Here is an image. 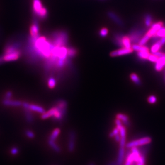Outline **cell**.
I'll return each instance as SVG.
<instances>
[{"mask_svg": "<svg viewBox=\"0 0 165 165\" xmlns=\"http://www.w3.org/2000/svg\"><path fill=\"white\" fill-rule=\"evenodd\" d=\"M22 44L19 41L13 40L8 42L5 46L2 55L3 62H10L16 61L22 55Z\"/></svg>", "mask_w": 165, "mask_h": 165, "instance_id": "6da1fadb", "label": "cell"}, {"mask_svg": "<svg viewBox=\"0 0 165 165\" xmlns=\"http://www.w3.org/2000/svg\"><path fill=\"white\" fill-rule=\"evenodd\" d=\"M32 11L34 16L41 19L48 16L47 9L43 6L41 0H32Z\"/></svg>", "mask_w": 165, "mask_h": 165, "instance_id": "7a4b0ae2", "label": "cell"}, {"mask_svg": "<svg viewBox=\"0 0 165 165\" xmlns=\"http://www.w3.org/2000/svg\"><path fill=\"white\" fill-rule=\"evenodd\" d=\"M145 30L144 29H134L131 30L128 35L131 41V43L138 44L141 39L143 37Z\"/></svg>", "mask_w": 165, "mask_h": 165, "instance_id": "3957f363", "label": "cell"}, {"mask_svg": "<svg viewBox=\"0 0 165 165\" xmlns=\"http://www.w3.org/2000/svg\"><path fill=\"white\" fill-rule=\"evenodd\" d=\"M151 142V138L149 137H145L141 138L137 140H132L126 144L125 147L128 149H131L132 147H138L143 146L150 143Z\"/></svg>", "mask_w": 165, "mask_h": 165, "instance_id": "277c9868", "label": "cell"}, {"mask_svg": "<svg viewBox=\"0 0 165 165\" xmlns=\"http://www.w3.org/2000/svg\"><path fill=\"white\" fill-rule=\"evenodd\" d=\"M39 32H40V27H39V22L37 19H35L32 22L30 28V37L35 39L40 37Z\"/></svg>", "mask_w": 165, "mask_h": 165, "instance_id": "5b68a950", "label": "cell"}, {"mask_svg": "<svg viewBox=\"0 0 165 165\" xmlns=\"http://www.w3.org/2000/svg\"><path fill=\"white\" fill-rule=\"evenodd\" d=\"M22 106H23L24 109L30 110L41 114H43L44 112H45V110L42 107L35 104H31L27 102H23Z\"/></svg>", "mask_w": 165, "mask_h": 165, "instance_id": "8992f818", "label": "cell"}, {"mask_svg": "<svg viewBox=\"0 0 165 165\" xmlns=\"http://www.w3.org/2000/svg\"><path fill=\"white\" fill-rule=\"evenodd\" d=\"M133 51L134 50H132V48H122L120 49L112 51L111 53H110V56L113 57L123 56V55H126L132 53Z\"/></svg>", "mask_w": 165, "mask_h": 165, "instance_id": "52a82bcc", "label": "cell"}, {"mask_svg": "<svg viewBox=\"0 0 165 165\" xmlns=\"http://www.w3.org/2000/svg\"><path fill=\"white\" fill-rule=\"evenodd\" d=\"M107 15L109 18L113 22L115 23L116 25L120 27H123L124 26V22L122 21L121 18L113 11H108L107 13Z\"/></svg>", "mask_w": 165, "mask_h": 165, "instance_id": "ba28073f", "label": "cell"}, {"mask_svg": "<svg viewBox=\"0 0 165 165\" xmlns=\"http://www.w3.org/2000/svg\"><path fill=\"white\" fill-rule=\"evenodd\" d=\"M162 26L163 23L162 22H158L153 24V25H151V27L149 30V31L147 32V34L149 35L151 38L156 35L157 32L158 31V30L161 28Z\"/></svg>", "mask_w": 165, "mask_h": 165, "instance_id": "9c48e42d", "label": "cell"}, {"mask_svg": "<svg viewBox=\"0 0 165 165\" xmlns=\"http://www.w3.org/2000/svg\"><path fill=\"white\" fill-rule=\"evenodd\" d=\"M75 140H76V134L75 131H71L69 135L68 150L69 152H72L75 147Z\"/></svg>", "mask_w": 165, "mask_h": 165, "instance_id": "30bf717a", "label": "cell"}, {"mask_svg": "<svg viewBox=\"0 0 165 165\" xmlns=\"http://www.w3.org/2000/svg\"><path fill=\"white\" fill-rule=\"evenodd\" d=\"M3 104L6 106H22L23 102L19 100H14L5 98L3 100Z\"/></svg>", "mask_w": 165, "mask_h": 165, "instance_id": "8fae6325", "label": "cell"}, {"mask_svg": "<svg viewBox=\"0 0 165 165\" xmlns=\"http://www.w3.org/2000/svg\"><path fill=\"white\" fill-rule=\"evenodd\" d=\"M125 147H120L119 152H118V157L117 159V161L116 162V165H122L124 161L125 157Z\"/></svg>", "mask_w": 165, "mask_h": 165, "instance_id": "7c38bea8", "label": "cell"}, {"mask_svg": "<svg viewBox=\"0 0 165 165\" xmlns=\"http://www.w3.org/2000/svg\"><path fill=\"white\" fill-rule=\"evenodd\" d=\"M57 110V107H54L52 109H50V110H48L47 112H44L43 114L41 116V118L42 119H46L50 118L51 117H53L54 114H55L56 111Z\"/></svg>", "mask_w": 165, "mask_h": 165, "instance_id": "4fadbf2b", "label": "cell"}, {"mask_svg": "<svg viewBox=\"0 0 165 165\" xmlns=\"http://www.w3.org/2000/svg\"><path fill=\"white\" fill-rule=\"evenodd\" d=\"M116 119L120 120L121 121L123 122V124L127 126H130V122L129 120V117L127 115L122 114V113H118L116 116Z\"/></svg>", "mask_w": 165, "mask_h": 165, "instance_id": "5bb4252c", "label": "cell"}, {"mask_svg": "<svg viewBox=\"0 0 165 165\" xmlns=\"http://www.w3.org/2000/svg\"><path fill=\"white\" fill-rule=\"evenodd\" d=\"M131 41L128 36H123L122 41V47L125 48H131Z\"/></svg>", "mask_w": 165, "mask_h": 165, "instance_id": "9a60e30c", "label": "cell"}, {"mask_svg": "<svg viewBox=\"0 0 165 165\" xmlns=\"http://www.w3.org/2000/svg\"><path fill=\"white\" fill-rule=\"evenodd\" d=\"M149 54V50L147 51H138L137 56L140 59L142 60H147L148 59V57Z\"/></svg>", "mask_w": 165, "mask_h": 165, "instance_id": "2e32d148", "label": "cell"}, {"mask_svg": "<svg viewBox=\"0 0 165 165\" xmlns=\"http://www.w3.org/2000/svg\"><path fill=\"white\" fill-rule=\"evenodd\" d=\"M131 48L132 49V50H135V51H147L149 50L148 48L145 46H140L138 44H134Z\"/></svg>", "mask_w": 165, "mask_h": 165, "instance_id": "e0dca14e", "label": "cell"}, {"mask_svg": "<svg viewBox=\"0 0 165 165\" xmlns=\"http://www.w3.org/2000/svg\"><path fill=\"white\" fill-rule=\"evenodd\" d=\"M25 118L28 123H31L33 121V117L31 111L28 109H25Z\"/></svg>", "mask_w": 165, "mask_h": 165, "instance_id": "ac0fdd59", "label": "cell"}, {"mask_svg": "<svg viewBox=\"0 0 165 165\" xmlns=\"http://www.w3.org/2000/svg\"><path fill=\"white\" fill-rule=\"evenodd\" d=\"M162 47V45L159 42V41L158 42H156L155 44H153L151 49V51L152 53H156L157 52H158L159 50L160 49L161 47Z\"/></svg>", "mask_w": 165, "mask_h": 165, "instance_id": "d6986e66", "label": "cell"}, {"mask_svg": "<svg viewBox=\"0 0 165 165\" xmlns=\"http://www.w3.org/2000/svg\"><path fill=\"white\" fill-rule=\"evenodd\" d=\"M61 132V131L59 128H56L55 129L53 132L52 133V134L50 136V140H54L55 141L57 137H58V136L59 135V133Z\"/></svg>", "mask_w": 165, "mask_h": 165, "instance_id": "ffe728a7", "label": "cell"}, {"mask_svg": "<svg viewBox=\"0 0 165 165\" xmlns=\"http://www.w3.org/2000/svg\"><path fill=\"white\" fill-rule=\"evenodd\" d=\"M134 162V158L133 154L132 153H129L128 156L127 157L125 165H132Z\"/></svg>", "mask_w": 165, "mask_h": 165, "instance_id": "44dd1931", "label": "cell"}, {"mask_svg": "<svg viewBox=\"0 0 165 165\" xmlns=\"http://www.w3.org/2000/svg\"><path fill=\"white\" fill-rule=\"evenodd\" d=\"M130 79L131 80L134 82V83L138 86L141 84V81L139 77L135 73H132L130 74Z\"/></svg>", "mask_w": 165, "mask_h": 165, "instance_id": "7402d4cb", "label": "cell"}, {"mask_svg": "<svg viewBox=\"0 0 165 165\" xmlns=\"http://www.w3.org/2000/svg\"><path fill=\"white\" fill-rule=\"evenodd\" d=\"M48 144H49L50 147H51L55 152H60L61 149H60L59 147L55 143V141L49 140H48Z\"/></svg>", "mask_w": 165, "mask_h": 165, "instance_id": "603a6c76", "label": "cell"}, {"mask_svg": "<svg viewBox=\"0 0 165 165\" xmlns=\"http://www.w3.org/2000/svg\"><path fill=\"white\" fill-rule=\"evenodd\" d=\"M150 39H151V37H149V35L147 34V33H146L142 37V38L141 39V40L140 41L138 44H140V46H144V45H145L147 44V42L149 41Z\"/></svg>", "mask_w": 165, "mask_h": 165, "instance_id": "cb8c5ba5", "label": "cell"}, {"mask_svg": "<svg viewBox=\"0 0 165 165\" xmlns=\"http://www.w3.org/2000/svg\"><path fill=\"white\" fill-rule=\"evenodd\" d=\"M67 54L69 57L73 58L77 54V50H76L74 48L70 47L67 49Z\"/></svg>", "mask_w": 165, "mask_h": 165, "instance_id": "d4e9b609", "label": "cell"}, {"mask_svg": "<svg viewBox=\"0 0 165 165\" xmlns=\"http://www.w3.org/2000/svg\"><path fill=\"white\" fill-rule=\"evenodd\" d=\"M152 17L151 15L149 14H147L146 16H145V24L147 27H150L152 25Z\"/></svg>", "mask_w": 165, "mask_h": 165, "instance_id": "484cf974", "label": "cell"}, {"mask_svg": "<svg viewBox=\"0 0 165 165\" xmlns=\"http://www.w3.org/2000/svg\"><path fill=\"white\" fill-rule=\"evenodd\" d=\"M157 37H159V39L162 37H165V27L162 26L161 28L158 30V31L157 32L156 35H154Z\"/></svg>", "mask_w": 165, "mask_h": 165, "instance_id": "4316f807", "label": "cell"}, {"mask_svg": "<svg viewBox=\"0 0 165 165\" xmlns=\"http://www.w3.org/2000/svg\"><path fill=\"white\" fill-rule=\"evenodd\" d=\"M48 86L50 89H53L56 86V80L53 77H50L48 80Z\"/></svg>", "mask_w": 165, "mask_h": 165, "instance_id": "83f0119b", "label": "cell"}, {"mask_svg": "<svg viewBox=\"0 0 165 165\" xmlns=\"http://www.w3.org/2000/svg\"><path fill=\"white\" fill-rule=\"evenodd\" d=\"M108 30L106 28H101L99 32V35L100 37H105L108 34Z\"/></svg>", "mask_w": 165, "mask_h": 165, "instance_id": "f1b7e54d", "label": "cell"}, {"mask_svg": "<svg viewBox=\"0 0 165 165\" xmlns=\"http://www.w3.org/2000/svg\"><path fill=\"white\" fill-rule=\"evenodd\" d=\"M158 58H159V57H158L157 56H156V55H154V54L152 53V54H150L149 55L147 60H149V62H151L156 63Z\"/></svg>", "mask_w": 165, "mask_h": 165, "instance_id": "f546056e", "label": "cell"}, {"mask_svg": "<svg viewBox=\"0 0 165 165\" xmlns=\"http://www.w3.org/2000/svg\"><path fill=\"white\" fill-rule=\"evenodd\" d=\"M118 134H120V129L116 127V128L114 129L113 131L109 134V137H114L116 135Z\"/></svg>", "mask_w": 165, "mask_h": 165, "instance_id": "4dcf8cb0", "label": "cell"}, {"mask_svg": "<svg viewBox=\"0 0 165 165\" xmlns=\"http://www.w3.org/2000/svg\"><path fill=\"white\" fill-rule=\"evenodd\" d=\"M147 100H148L149 103H150V104H154L157 102V97L155 96L151 95V96L149 97Z\"/></svg>", "mask_w": 165, "mask_h": 165, "instance_id": "1f68e13d", "label": "cell"}, {"mask_svg": "<svg viewBox=\"0 0 165 165\" xmlns=\"http://www.w3.org/2000/svg\"><path fill=\"white\" fill-rule=\"evenodd\" d=\"M26 135L30 138H33L34 137V134L33 131L30 130H27L25 131Z\"/></svg>", "mask_w": 165, "mask_h": 165, "instance_id": "d6a6232c", "label": "cell"}, {"mask_svg": "<svg viewBox=\"0 0 165 165\" xmlns=\"http://www.w3.org/2000/svg\"><path fill=\"white\" fill-rule=\"evenodd\" d=\"M115 124L116 125V127L120 129V128H121L122 126L121 121L120 120L118 119H116L115 120Z\"/></svg>", "mask_w": 165, "mask_h": 165, "instance_id": "836d02e7", "label": "cell"}, {"mask_svg": "<svg viewBox=\"0 0 165 165\" xmlns=\"http://www.w3.org/2000/svg\"><path fill=\"white\" fill-rule=\"evenodd\" d=\"M19 152V150L18 148H17L16 147H14L12 148V149L11 150V153L13 155H16L17 154H18Z\"/></svg>", "mask_w": 165, "mask_h": 165, "instance_id": "e575fe53", "label": "cell"}, {"mask_svg": "<svg viewBox=\"0 0 165 165\" xmlns=\"http://www.w3.org/2000/svg\"><path fill=\"white\" fill-rule=\"evenodd\" d=\"M12 95H13L12 92L9 91L6 92V93L5 98H6V99H10V98L12 97Z\"/></svg>", "mask_w": 165, "mask_h": 165, "instance_id": "d590c367", "label": "cell"}, {"mask_svg": "<svg viewBox=\"0 0 165 165\" xmlns=\"http://www.w3.org/2000/svg\"><path fill=\"white\" fill-rule=\"evenodd\" d=\"M159 42L160 43V44L161 45H164V44H165V37H162L160 39V40H159Z\"/></svg>", "mask_w": 165, "mask_h": 165, "instance_id": "8d00e7d4", "label": "cell"}, {"mask_svg": "<svg viewBox=\"0 0 165 165\" xmlns=\"http://www.w3.org/2000/svg\"><path fill=\"white\" fill-rule=\"evenodd\" d=\"M114 137H115V140L116 141H117V142H120V139H121V136H120V134L116 135L115 136H114Z\"/></svg>", "mask_w": 165, "mask_h": 165, "instance_id": "74e56055", "label": "cell"}, {"mask_svg": "<svg viewBox=\"0 0 165 165\" xmlns=\"http://www.w3.org/2000/svg\"><path fill=\"white\" fill-rule=\"evenodd\" d=\"M3 62H3V59H2V58L1 56H0V65H1V64L3 63Z\"/></svg>", "mask_w": 165, "mask_h": 165, "instance_id": "f35d334b", "label": "cell"}, {"mask_svg": "<svg viewBox=\"0 0 165 165\" xmlns=\"http://www.w3.org/2000/svg\"><path fill=\"white\" fill-rule=\"evenodd\" d=\"M107 165H116V162H110Z\"/></svg>", "mask_w": 165, "mask_h": 165, "instance_id": "ab89813d", "label": "cell"}, {"mask_svg": "<svg viewBox=\"0 0 165 165\" xmlns=\"http://www.w3.org/2000/svg\"><path fill=\"white\" fill-rule=\"evenodd\" d=\"M89 165H95L93 163H92V162H91V163H90V164H89Z\"/></svg>", "mask_w": 165, "mask_h": 165, "instance_id": "60d3db41", "label": "cell"}, {"mask_svg": "<svg viewBox=\"0 0 165 165\" xmlns=\"http://www.w3.org/2000/svg\"></svg>", "mask_w": 165, "mask_h": 165, "instance_id": "b9f144b4", "label": "cell"}]
</instances>
